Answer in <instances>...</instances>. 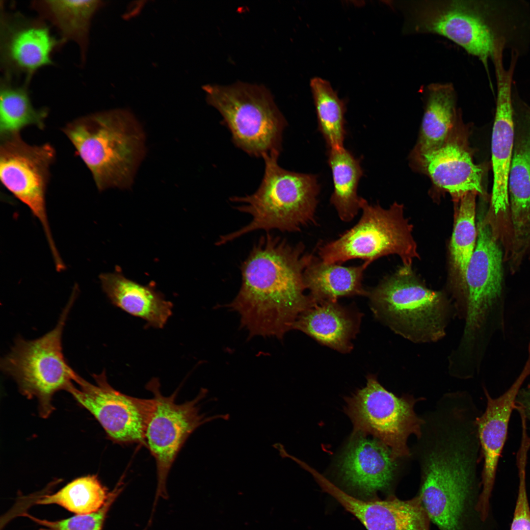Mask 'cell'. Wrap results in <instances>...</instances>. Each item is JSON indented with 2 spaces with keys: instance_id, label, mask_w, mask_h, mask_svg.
I'll return each mask as SVG.
<instances>
[{
  "instance_id": "obj_20",
  "label": "cell",
  "mask_w": 530,
  "mask_h": 530,
  "mask_svg": "<svg viewBox=\"0 0 530 530\" xmlns=\"http://www.w3.org/2000/svg\"><path fill=\"white\" fill-rule=\"evenodd\" d=\"M420 157L433 183L455 200L472 191L483 195L482 168L459 142L449 139L439 149Z\"/></svg>"
},
{
  "instance_id": "obj_17",
  "label": "cell",
  "mask_w": 530,
  "mask_h": 530,
  "mask_svg": "<svg viewBox=\"0 0 530 530\" xmlns=\"http://www.w3.org/2000/svg\"><path fill=\"white\" fill-rule=\"evenodd\" d=\"M530 374V354L521 373L502 395L493 398L484 389L487 399L485 412L477 418L479 443L484 457L482 473V491L475 506L480 519L488 517L489 500L494 487L499 459L504 445L508 423L512 411L515 408L516 399L525 380Z\"/></svg>"
},
{
  "instance_id": "obj_30",
  "label": "cell",
  "mask_w": 530,
  "mask_h": 530,
  "mask_svg": "<svg viewBox=\"0 0 530 530\" xmlns=\"http://www.w3.org/2000/svg\"><path fill=\"white\" fill-rule=\"evenodd\" d=\"M310 86L317 116L318 130L326 145L333 149L344 147L346 134L344 114L346 105L330 83L318 77L312 79Z\"/></svg>"
},
{
  "instance_id": "obj_32",
  "label": "cell",
  "mask_w": 530,
  "mask_h": 530,
  "mask_svg": "<svg viewBox=\"0 0 530 530\" xmlns=\"http://www.w3.org/2000/svg\"><path fill=\"white\" fill-rule=\"evenodd\" d=\"M123 489V482L121 480L109 492L103 506L97 511L90 513L77 514L67 519L54 521L40 519L25 511L22 512L18 516L27 517L46 528L42 530H102L108 510Z\"/></svg>"
},
{
  "instance_id": "obj_14",
  "label": "cell",
  "mask_w": 530,
  "mask_h": 530,
  "mask_svg": "<svg viewBox=\"0 0 530 530\" xmlns=\"http://www.w3.org/2000/svg\"><path fill=\"white\" fill-rule=\"evenodd\" d=\"M93 377L94 383L79 375L67 392L94 416L113 443L145 446V432L154 407L153 398L133 397L116 390L108 382L105 370L93 374Z\"/></svg>"
},
{
  "instance_id": "obj_12",
  "label": "cell",
  "mask_w": 530,
  "mask_h": 530,
  "mask_svg": "<svg viewBox=\"0 0 530 530\" xmlns=\"http://www.w3.org/2000/svg\"><path fill=\"white\" fill-rule=\"evenodd\" d=\"M160 383L153 378L146 385L154 399L153 409L145 435V446L154 458L157 468V487L154 507L159 497H167L166 481L178 453L189 436L200 426L214 420H227L228 414L206 417L200 411L201 400L207 393L202 389L193 399L177 403L178 389L169 396H164Z\"/></svg>"
},
{
  "instance_id": "obj_27",
  "label": "cell",
  "mask_w": 530,
  "mask_h": 530,
  "mask_svg": "<svg viewBox=\"0 0 530 530\" xmlns=\"http://www.w3.org/2000/svg\"><path fill=\"white\" fill-rule=\"evenodd\" d=\"M328 157L334 186L330 203L341 220L351 221L361 210L357 194L363 174L360 161L344 147L329 149Z\"/></svg>"
},
{
  "instance_id": "obj_9",
  "label": "cell",
  "mask_w": 530,
  "mask_h": 530,
  "mask_svg": "<svg viewBox=\"0 0 530 530\" xmlns=\"http://www.w3.org/2000/svg\"><path fill=\"white\" fill-rule=\"evenodd\" d=\"M362 216L358 222L337 239L318 248L320 259L327 264H342L355 259L368 265L384 256L397 254L404 266L411 267L418 257L412 235V226L403 215V206L395 202L389 209L371 205L361 197Z\"/></svg>"
},
{
  "instance_id": "obj_3",
  "label": "cell",
  "mask_w": 530,
  "mask_h": 530,
  "mask_svg": "<svg viewBox=\"0 0 530 530\" xmlns=\"http://www.w3.org/2000/svg\"><path fill=\"white\" fill-rule=\"evenodd\" d=\"M265 171L257 190L250 195L231 197L235 208L251 217L241 228L220 236L222 245L258 230L269 232H298L316 222L320 185L314 174L297 173L282 168L278 158L265 156Z\"/></svg>"
},
{
  "instance_id": "obj_31",
  "label": "cell",
  "mask_w": 530,
  "mask_h": 530,
  "mask_svg": "<svg viewBox=\"0 0 530 530\" xmlns=\"http://www.w3.org/2000/svg\"><path fill=\"white\" fill-rule=\"evenodd\" d=\"M109 493L96 475L77 478L55 493L42 495L32 504H58L76 514L97 511L107 500Z\"/></svg>"
},
{
  "instance_id": "obj_13",
  "label": "cell",
  "mask_w": 530,
  "mask_h": 530,
  "mask_svg": "<svg viewBox=\"0 0 530 530\" xmlns=\"http://www.w3.org/2000/svg\"><path fill=\"white\" fill-rule=\"evenodd\" d=\"M55 154L49 143L29 145L20 133L0 137V181L39 220L53 257L57 259L60 255L49 225L45 199L50 168Z\"/></svg>"
},
{
  "instance_id": "obj_25",
  "label": "cell",
  "mask_w": 530,
  "mask_h": 530,
  "mask_svg": "<svg viewBox=\"0 0 530 530\" xmlns=\"http://www.w3.org/2000/svg\"><path fill=\"white\" fill-rule=\"evenodd\" d=\"M368 266L365 263L352 266L327 264L313 256L304 272V284L315 303L338 301L344 296H367L362 280Z\"/></svg>"
},
{
  "instance_id": "obj_16",
  "label": "cell",
  "mask_w": 530,
  "mask_h": 530,
  "mask_svg": "<svg viewBox=\"0 0 530 530\" xmlns=\"http://www.w3.org/2000/svg\"><path fill=\"white\" fill-rule=\"evenodd\" d=\"M497 80V98L491 138L493 184L491 212L499 220L508 218L509 208L508 178L514 145V128L511 101V83L516 60L509 68L504 67L503 56L494 60Z\"/></svg>"
},
{
  "instance_id": "obj_29",
  "label": "cell",
  "mask_w": 530,
  "mask_h": 530,
  "mask_svg": "<svg viewBox=\"0 0 530 530\" xmlns=\"http://www.w3.org/2000/svg\"><path fill=\"white\" fill-rule=\"evenodd\" d=\"M469 192L459 200L450 244V262L458 290L463 286L467 267L475 250L477 239L476 198Z\"/></svg>"
},
{
  "instance_id": "obj_19",
  "label": "cell",
  "mask_w": 530,
  "mask_h": 530,
  "mask_svg": "<svg viewBox=\"0 0 530 530\" xmlns=\"http://www.w3.org/2000/svg\"><path fill=\"white\" fill-rule=\"evenodd\" d=\"M324 491L358 519L367 530H429L430 519L418 495L408 500L393 496L363 499L344 492L331 482Z\"/></svg>"
},
{
  "instance_id": "obj_10",
  "label": "cell",
  "mask_w": 530,
  "mask_h": 530,
  "mask_svg": "<svg viewBox=\"0 0 530 530\" xmlns=\"http://www.w3.org/2000/svg\"><path fill=\"white\" fill-rule=\"evenodd\" d=\"M403 17L404 35L442 36L477 57L485 67L493 58L496 41L480 5L467 0H420L396 2Z\"/></svg>"
},
{
  "instance_id": "obj_23",
  "label": "cell",
  "mask_w": 530,
  "mask_h": 530,
  "mask_svg": "<svg viewBox=\"0 0 530 530\" xmlns=\"http://www.w3.org/2000/svg\"><path fill=\"white\" fill-rule=\"evenodd\" d=\"M103 290L115 306L146 322V326L162 328L172 314L173 304L153 287L140 285L118 271L102 273Z\"/></svg>"
},
{
  "instance_id": "obj_35",
  "label": "cell",
  "mask_w": 530,
  "mask_h": 530,
  "mask_svg": "<svg viewBox=\"0 0 530 530\" xmlns=\"http://www.w3.org/2000/svg\"><path fill=\"white\" fill-rule=\"evenodd\" d=\"M526 253L529 254L530 256V235L527 244Z\"/></svg>"
},
{
  "instance_id": "obj_22",
  "label": "cell",
  "mask_w": 530,
  "mask_h": 530,
  "mask_svg": "<svg viewBox=\"0 0 530 530\" xmlns=\"http://www.w3.org/2000/svg\"><path fill=\"white\" fill-rule=\"evenodd\" d=\"M362 314L338 301L315 303L298 317L292 326L321 344L346 353L359 330Z\"/></svg>"
},
{
  "instance_id": "obj_11",
  "label": "cell",
  "mask_w": 530,
  "mask_h": 530,
  "mask_svg": "<svg viewBox=\"0 0 530 530\" xmlns=\"http://www.w3.org/2000/svg\"><path fill=\"white\" fill-rule=\"evenodd\" d=\"M416 401L408 395L395 396L375 375L369 374L366 386L345 398V411L353 424L352 433L372 435L391 449L397 460L409 455L408 437L422 435L425 422L414 411Z\"/></svg>"
},
{
  "instance_id": "obj_21",
  "label": "cell",
  "mask_w": 530,
  "mask_h": 530,
  "mask_svg": "<svg viewBox=\"0 0 530 530\" xmlns=\"http://www.w3.org/2000/svg\"><path fill=\"white\" fill-rule=\"evenodd\" d=\"M510 225V253L525 255L530 235V129L514 142L508 178Z\"/></svg>"
},
{
  "instance_id": "obj_6",
  "label": "cell",
  "mask_w": 530,
  "mask_h": 530,
  "mask_svg": "<svg viewBox=\"0 0 530 530\" xmlns=\"http://www.w3.org/2000/svg\"><path fill=\"white\" fill-rule=\"evenodd\" d=\"M208 103L216 108L235 145L251 156L278 158L287 122L264 86L242 82L203 86Z\"/></svg>"
},
{
  "instance_id": "obj_15",
  "label": "cell",
  "mask_w": 530,
  "mask_h": 530,
  "mask_svg": "<svg viewBox=\"0 0 530 530\" xmlns=\"http://www.w3.org/2000/svg\"><path fill=\"white\" fill-rule=\"evenodd\" d=\"M0 61L4 79L24 75L28 84L40 68L53 64L52 54L62 44L43 19L1 11Z\"/></svg>"
},
{
  "instance_id": "obj_34",
  "label": "cell",
  "mask_w": 530,
  "mask_h": 530,
  "mask_svg": "<svg viewBox=\"0 0 530 530\" xmlns=\"http://www.w3.org/2000/svg\"><path fill=\"white\" fill-rule=\"evenodd\" d=\"M516 404L523 408L526 418L530 421V384L527 388L520 390Z\"/></svg>"
},
{
  "instance_id": "obj_8",
  "label": "cell",
  "mask_w": 530,
  "mask_h": 530,
  "mask_svg": "<svg viewBox=\"0 0 530 530\" xmlns=\"http://www.w3.org/2000/svg\"><path fill=\"white\" fill-rule=\"evenodd\" d=\"M73 291L53 329L34 340L17 338L1 360V370L15 381L20 393L28 398H37L44 418L54 410L55 393L67 391L79 376L67 363L62 346L64 327L77 294V290Z\"/></svg>"
},
{
  "instance_id": "obj_1",
  "label": "cell",
  "mask_w": 530,
  "mask_h": 530,
  "mask_svg": "<svg viewBox=\"0 0 530 530\" xmlns=\"http://www.w3.org/2000/svg\"><path fill=\"white\" fill-rule=\"evenodd\" d=\"M313 255L269 232L255 243L241 265V284L226 305L239 316L249 337L282 339L300 314L315 304L303 274Z\"/></svg>"
},
{
  "instance_id": "obj_26",
  "label": "cell",
  "mask_w": 530,
  "mask_h": 530,
  "mask_svg": "<svg viewBox=\"0 0 530 530\" xmlns=\"http://www.w3.org/2000/svg\"><path fill=\"white\" fill-rule=\"evenodd\" d=\"M426 105L418 149L420 156L441 148L448 140L455 115L456 95L450 83L425 88Z\"/></svg>"
},
{
  "instance_id": "obj_24",
  "label": "cell",
  "mask_w": 530,
  "mask_h": 530,
  "mask_svg": "<svg viewBox=\"0 0 530 530\" xmlns=\"http://www.w3.org/2000/svg\"><path fill=\"white\" fill-rule=\"evenodd\" d=\"M104 4L95 0H42L31 4L41 19L56 28L62 44L71 41L78 45L82 63L86 60L92 19Z\"/></svg>"
},
{
  "instance_id": "obj_28",
  "label": "cell",
  "mask_w": 530,
  "mask_h": 530,
  "mask_svg": "<svg viewBox=\"0 0 530 530\" xmlns=\"http://www.w3.org/2000/svg\"><path fill=\"white\" fill-rule=\"evenodd\" d=\"M27 84L13 85L11 80L1 79L0 86V137L19 134L23 129L35 126L45 127L48 115L46 108L36 109L27 90Z\"/></svg>"
},
{
  "instance_id": "obj_7",
  "label": "cell",
  "mask_w": 530,
  "mask_h": 530,
  "mask_svg": "<svg viewBox=\"0 0 530 530\" xmlns=\"http://www.w3.org/2000/svg\"><path fill=\"white\" fill-rule=\"evenodd\" d=\"M477 239L459 290L460 298L456 313L464 321V328L457 351L471 355L479 349L493 310L501 298L504 281V251L499 227L489 213L477 223Z\"/></svg>"
},
{
  "instance_id": "obj_18",
  "label": "cell",
  "mask_w": 530,
  "mask_h": 530,
  "mask_svg": "<svg viewBox=\"0 0 530 530\" xmlns=\"http://www.w3.org/2000/svg\"><path fill=\"white\" fill-rule=\"evenodd\" d=\"M397 460L384 443L368 435L352 433L340 462L345 484L363 499L377 498L394 480Z\"/></svg>"
},
{
  "instance_id": "obj_4",
  "label": "cell",
  "mask_w": 530,
  "mask_h": 530,
  "mask_svg": "<svg viewBox=\"0 0 530 530\" xmlns=\"http://www.w3.org/2000/svg\"><path fill=\"white\" fill-rule=\"evenodd\" d=\"M375 317L396 334L415 343L437 342L446 335L453 310L440 292L427 288L403 266L368 290Z\"/></svg>"
},
{
  "instance_id": "obj_33",
  "label": "cell",
  "mask_w": 530,
  "mask_h": 530,
  "mask_svg": "<svg viewBox=\"0 0 530 530\" xmlns=\"http://www.w3.org/2000/svg\"><path fill=\"white\" fill-rule=\"evenodd\" d=\"M530 439L524 437L517 454L519 489L510 530H530V507L527 493L526 469Z\"/></svg>"
},
{
  "instance_id": "obj_2",
  "label": "cell",
  "mask_w": 530,
  "mask_h": 530,
  "mask_svg": "<svg viewBox=\"0 0 530 530\" xmlns=\"http://www.w3.org/2000/svg\"><path fill=\"white\" fill-rule=\"evenodd\" d=\"M100 191L129 188L145 153V136L128 110L115 109L76 119L63 128Z\"/></svg>"
},
{
  "instance_id": "obj_5",
  "label": "cell",
  "mask_w": 530,
  "mask_h": 530,
  "mask_svg": "<svg viewBox=\"0 0 530 530\" xmlns=\"http://www.w3.org/2000/svg\"><path fill=\"white\" fill-rule=\"evenodd\" d=\"M477 456L473 446L456 438L435 441L423 454L418 496L440 530H463Z\"/></svg>"
}]
</instances>
